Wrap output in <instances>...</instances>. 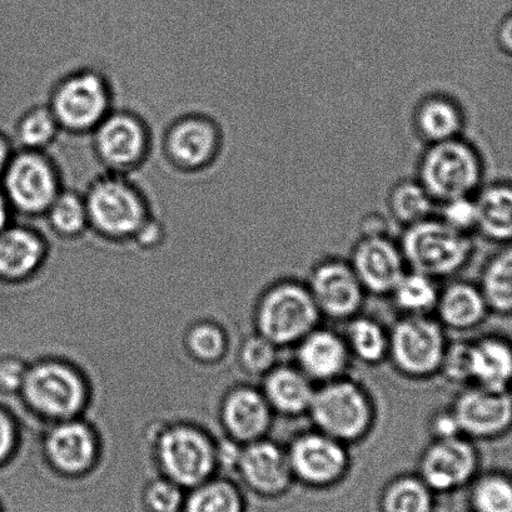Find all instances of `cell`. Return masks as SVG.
I'll use <instances>...</instances> for the list:
<instances>
[{
  "label": "cell",
  "mask_w": 512,
  "mask_h": 512,
  "mask_svg": "<svg viewBox=\"0 0 512 512\" xmlns=\"http://www.w3.org/2000/svg\"><path fill=\"white\" fill-rule=\"evenodd\" d=\"M377 416L374 396L350 375L316 386L307 414L313 429L350 447L369 439Z\"/></svg>",
  "instance_id": "6da1fadb"
},
{
  "label": "cell",
  "mask_w": 512,
  "mask_h": 512,
  "mask_svg": "<svg viewBox=\"0 0 512 512\" xmlns=\"http://www.w3.org/2000/svg\"><path fill=\"white\" fill-rule=\"evenodd\" d=\"M89 230L107 240H134L154 216L146 193L131 176L102 172L83 192Z\"/></svg>",
  "instance_id": "7a4b0ae2"
},
{
  "label": "cell",
  "mask_w": 512,
  "mask_h": 512,
  "mask_svg": "<svg viewBox=\"0 0 512 512\" xmlns=\"http://www.w3.org/2000/svg\"><path fill=\"white\" fill-rule=\"evenodd\" d=\"M415 177L437 206L462 197H474L486 182L484 154L469 138L424 146Z\"/></svg>",
  "instance_id": "3957f363"
},
{
  "label": "cell",
  "mask_w": 512,
  "mask_h": 512,
  "mask_svg": "<svg viewBox=\"0 0 512 512\" xmlns=\"http://www.w3.org/2000/svg\"><path fill=\"white\" fill-rule=\"evenodd\" d=\"M322 320L305 280L292 276L270 283L255 307L256 332L281 350L293 349Z\"/></svg>",
  "instance_id": "277c9868"
},
{
  "label": "cell",
  "mask_w": 512,
  "mask_h": 512,
  "mask_svg": "<svg viewBox=\"0 0 512 512\" xmlns=\"http://www.w3.org/2000/svg\"><path fill=\"white\" fill-rule=\"evenodd\" d=\"M47 104L62 132L72 136H91L116 108L112 82L106 73L93 67L73 69L57 79Z\"/></svg>",
  "instance_id": "5b68a950"
},
{
  "label": "cell",
  "mask_w": 512,
  "mask_h": 512,
  "mask_svg": "<svg viewBox=\"0 0 512 512\" xmlns=\"http://www.w3.org/2000/svg\"><path fill=\"white\" fill-rule=\"evenodd\" d=\"M399 242L407 268L437 281L459 275L476 251L474 236L454 230L436 215L402 230Z\"/></svg>",
  "instance_id": "8992f818"
},
{
  "label": "cell",
  "mask_w": 512,
  "mask_h": 512,
  "mask_svg": "<svg viewBox=\"0 0 512 512\" xmlns=\"http://www.w3.org/2000/svg\"><path fill=\"white\" fill-rule=\"evenodd\" d=\"M389 330L387 362L397 375L415 382L439 376L449 337L435 316H399Z\"/></svg>",
  "instance_id": "52a82bcc"
},
{
  "label": "cell",
  "mask_w": 512,
  "mask_h": 512,
  "mask_svg": "<svg viewBox=\"0 0 512 512\" xmlns=\"http://www.w3.org/2000/svg\"><path fill=\"white\" fill-rule=\"evenodd\" d=\"M0 178L13 212L28 218L46 215L64 188L61 168L43 151L18 149Z\"/></svg>",
  "instance_id": "ba28073f"
},
{
  "label": "cell",
  "mask_w": 512,
  "mask_h": 512,
  "mask_svg": "<svg viewBox=\"0 0 512 512\" xmlns=\"http://www.w3.org/2000/svg\"><path fill=\"white\" fill-rule=\"evenodd\" d=\"M92 151L104 172L132 176L151 157L152 129L141 114L114 108L91 133Z\"/></svg>",
  "instance_id": "9c48e42d"
},
{
  "label": "cell",
  "mask_w": 512,
  "mask_h": 512,
  "mask_svg": "<svg viewBox=\"0 0 512 512\" xmlns=\"http://www.w3.org/2000/svg\"><path fill=\"white\" fill-rule=\"evenodd\" d=\"M225 132L221 123L207 113L188 112L173 119L164 129L162 153L169 167L185 175L211 169L221 158Z\"/></svg>",
  "instance_id": "30bf717a"
},
{
  "label": "cell",
  "mask_w": 512,
  "mask_h": 512,
  "mask_svg": "<svg viewBox=\"0 0 512 512\" xmlns=\"http://www.w3.org/2000/svg\"><path fill=\"white\" fill-rule=\"evenodd\" d=\"M293 479L311 489L340 484L352 467L350 446L313 429L302 430L286 445Z\"/></svg>",
  "instance_id": "8fae6325"
},
{
  "label": "cell",
  "mask_w": 512,
  "mask_h": 512,
  "mask_svg": "<svg viewBox=\"0 0 512 512\" xmlns=\"http://www.w3.org/2000/svg\"><path fill=\"white\" fill-rule=\"evenodd\" d=\"M305 282L323 320L345 323L364 310L367 292L349 258H318Z\"/></svg>",
  "instance_id": "7c38bea8"
},
{
  "label": "cell",
  "mask_w": 512,
  "mask_h": 512,
  "mask_svg": "<svg viewBox=\"0 0 512 512\" xmlns=\"http://www.w3.org/2000/svg\"><path fill=\"white\" fill-rule=\"evenodd\" d=\"M481 471L476 442L465 436L430 440L417 461L416 474L434 492H451L470 485Z\"/></svg>",
  "instance_id": "4fadbf2b"
},
{
  "label": "cell",
  "mask_w": 512,
  "mask_h": 512,
  "mask_svg": "<svg viewBox=\"0 0 512 512\" xmlns=\"http://www.w3.org/2000/svg\"><path fill=\"white\" fill-rule=\"evenodd\" d=\"M462 436L474 442L499 440L512 430L509 390L469 385L459 389L450 404Z\"/></svg>",
  "instance_id": "5bb4252c"
},
{
  "label": "cell",
  "mask_w": 512,
  "mask_h": 512,
  "mask_svg": "<svg viewBox=\"0 0 512 512\" xmlns=\"http://www.w3.org/2000/svg\"><path fill=\"white\" fill-rule=\"evenodd\" d=\"M347 258L367 295L389 297L409 270L399 240L390 233L360 235Z\"/></svg>",
  "instance_id": "9a60e30c"
},
{
  "label": "cell",
  "mask_w": 512,
  "mask_h": 512,
  "mask_svg": "<svg viewBox=\"0 0 512 512\" xmlns=\"http://www.w3.org/2000/svg\"><path fill=\"white\" fill-rule=\"evenodd\" d=\"M159 459L169 480L181 487H197L213 471L216 452L201 432L176 427L159 440Z\"/></svg>",
  "instance_id": "2e32d148"
},
{
  "label": "cell",
  "mask_w": 512,
  "mask_h": 512,
  "mask_svg": "<svg viewBox=\"0 0 512 512\" xmlns=\"http://www.w3.org/2000/svg\"><path fill=\"white\" fill-rule=\"evenodd\" d=\"M24 395L34 409L52 417H71L83 405L84 387L67 366L46 362L27 372Z\"/></svg>",
  "instance_id": "e0dca14e"
},
{
  "label": "cell",
  "mask_w": 512,
  "mask_h": 512,
  "mask_svg": "<svg viewBox=\"0 0 512 512\" xmlns=\"http://www.w3.org/2000/svg\"><path fill=\"white\" fill-rule=\"evenodd\" d=\"M237 467L243 482L262 497L282 496L295 484L286 445L268 437L245 445Z\"/></svg>",
  "instance_id": "ac0fdd59"
},
{
  "label": "cell",
  "mask_w": 512,
  "mask_h": 512,
  "mask_svg": "<svg viewBox=\"0 0 512 512\" xmlns=\"http://www.w3.org/2000/svg\"><path fill=\"white\" fill-rule=\"evenodd\" d=\"M293 350V364L316 386L350 375L354 360L342 332L331 327H316Z\"/></svg>",
  "instance_id": "d6986e66"
},
{
  "label": "cell",
  "mask_w": 512,
  "mask_h": 512,
  "mask_svg": "<svg viewBox=\"0 0 512 512\" xmlns=\"http://www.w3.org/2000/svg\"><path fill=\"white\" fill-rule=\"evenodd\" d=\"M467 121L464 104L444 91L424 94L411 112L412 133L424 146L464 137Z\"/></svg>",
  "instance_id": "ffe728a7"
},
{
  "label": "cell",
  "mask_w": 512,
  "mask_h": 512,
  "mask_svg": "<svg viewBox=\"0 0 512 512\" xmlns=\"http://www.w3.org/2000/svg\"><path fill=\"white\" fill-rule=\"evenodd\" d=\"M275 416L262 390L257 387H237L223 404V424L233 440L245 445L268 437Z\"/></svg>",
  "instance_id": "44dd1931"
},
{
  "label": "cell",
  "mask_w": 512,
  "mask_h": 512,
  "mask_svg": "<svg viewBox=\"0 0 512 512\" xmlns=\"http://www.w3.org/2000/svg\"><path fill=\"white\" fill-rule=\"evenodd\" d=\"M489 315V306L477 283L454 277L440 288L434 316L446 331H475Z\"/></svg>",
  "instance_id": "7402d4cb"
},
{
  "label": "cell",
  "mask_w": 512,
  "mask_h": 512,
  "mask_svg": "<svg viewBox=\"0 0 512 512\" xmlns=\"http://www.w3.org/2000/svg\"><path fill=\"white\" fill-rule=\"evenodd\" d=\"M261 390L275 415L286 419L307 416L316 385L290 362H280L262 377Z\"/></svg>",
  "instance_id": "603a6c76"
},
{
  "label": "cell",
  "mask_w": 512,
  "mask_h": 512,
  "mask_svg": "<svg viewBox=\"0 0 512 512\" xmlns=\"http://www.w3.org/2000/svg\"><path fill=\"white\" fill-rule=\"evenodd\" d=\"M471 385L509 390L512 385V341L499 333L470 340Z\"/></svg>",
  "instance_id": "cb8c5ba5"
},
{
  "label": "cell",
  "mask_w": 512,
  "mask_h": 512,
  "mask_svg": "<svg viewBox=\"0 0 512 512\" xmlns=\"http://www.w3.org/2000/svg\"><path fill=\"white\" fill-rule=\"evenodd\" d=\"M475 203L476 236L496 246L512 245V181L485 182Z\"/></svg>",
  "instance_id": "d4e9b609"
},
{
  "label": "cell",
  "mask_w": 512,
  "mask_h": 512,
  "mask_svg": "<svg viewBox=\"0 0 512 512\" xmlns=\"http://www.w3.org/2000/svg\"><path fill=\"white\" fill-rule=\"evenodd\" d=\"M46 240L31 226L8 225L0 231V275L19 278L29 275L46 256Z\"/></svg>",
  "instance_id": "484cf974"
},
{
  "label": "cell",
  "mask_w": 512,
  "mask_h": 512,
  "mask_svg": "<svg viewBox=\"0 0 512 512\" xmlns=\"http://www.w3.org/2000/svg\"><path fill=\"white\" fill-rule=\"evenodd\" d=\"M49 459L59 471L79 474L93 461L96 444L86 426L69 422L51 432L47 441Z\"/></svg>",
  "instance_id": "4316f807"
},
{
  "label": "cell",
  "mask_w": 512,
  "mask_h": 512,
  "mask_svg": "<svg viewBox=\"0 0 512 512\" xmlns=\"http://www.w3.org/2000/svg\"><path fill=\"white\" fill-rule=\"evenodd\" d=\"M347 349L352 360L360 364L376 367L389 359L390 330L377 318L359 313L344 323Z\"/></svg>",
  "instance_id": "83f0119b"
},
{
  "label": "cell",
  "mask_w": 512,
  "mask_h": 512,
  "mask_svg": "<svg viewBox=\"0 0 512 512\" xmlns=\"http://www.w3.org/2000/svg\"><path fill=\"white\" fill-rule=\"evenodd\" d=\"M387 217L401 230L434 217L437 203L422 183L414 177H405L392 183L386 195Z\"/></svg>",
  "instance_id": "f1b7e54d"
},
{
  "label": "cell",
  "mask_w": 512,
  "mask_h": 512,
  "mask_svg": "<svg viewBox=\"0 0 512 512\" xmlns=\"http://www.w3.org/2000/svg\"><path fill=\"white\" fill-rule=\"evenodd\" d=\"M497 247L482 266L477 285L490 313L512 316V245Z\"/></svg>",
  "instance_id": "f546056e"
},
{
  "label": "cell",
  "mask_w": 512,
  "mask_h": 512,
  "mask_svg": "<svg viewBox=\"0 0 512 512\" xmlns=\"http://www.w3.org/2000/svg\"><path fill=\"white\" fill-rule=\"evenodd\" d=\"M440 288L435 278L407 270L389 298L399 316H434Z\"/></svg>",
  "instance_id": "4dcf8cb0"
},
{
  "label": "cell",
  "mask_w": 512,
  "mask_h": 512,
  "mask_svg": "<svg viewBox=\"0 0 512 512\" xmlns=\"http://www.w3.org/2000/svg\"><path fill=\"white\" fill-rule=\"evenodd\" d=\"M434 491L417 474H401L391 479L380 495L382 512H431Z\"/></svg>",
  "instance_id": "1f68e13d"
},
{
  "label": "cell",
  "mask_w": 512,
  "mask_h": 512,
  "mask_svg": "<svg viewBox=\"0 0 512 512\" xmlns=\"http://www.w3.org/2000/svg\"><path fill=\"white\" fill-rule=\"evenodd\" d=\"M61 133L62 128L47 103L29 107L18 118L14 128L19 149L27 151L48 152Z\"/></svg>",
  "instance_id": "d6a6232c"
},
{
  "label": "cell",
  "mask_w": 512,
  "mask_h": 512,
  "mask_svg": "<svg viewBox=\"0 0 512 512\" xmlns=\"http://www.w3.org/2000/svg\"><path fill=\"white\" fill-rule=\"evenodd\" d=\"M49 228L63 238H77L89 230L86 198L83 192L64 187L49 206L46 215Z\"/></svg>",
  "instance_id": "836d02e7"
},
{
  "label": "cell",
  "mask_w": 512,
  "mask_h": 512,
  "mask_svg": "<svg viewBox=\"0 0 512 512\" xmlns=\"http://www.w3.org/2000/svg\"><path fill=\"white\" fill-rule=\"evenodd\" d=\"M470 501L476 512H512V475L480 471L471 482Z\"/></svg>",
  "instance_id": "e575fe53"
},
{
  "label": "cell",
  "mask_w": 512,
  "mask_h": 512,
  "mask_svg": "<svg viewBox=\"0 0 512 512\" xmlns=\"http://www.w3.org/2000/svg\"><path fill=\"white\" fill-rule=\"evenodd\" d=\"M246 497L235 484L216 480L196 487L185 500L183 512H245Z\"/></svg>",
  "instance_id": "d590c367"
},
{
  "label": "cell",
  "mask_w": 512,
  "mask_h": 512,
  "mask_svg": "<svg viewBox=\"0 0 512 512\" xmlns=\"http://www.w3.org/2000/svg\"><path fill=\"white\" fill-rule=\"evenodd\" d=\"M243 370L252 376L263 377L281 362V349L260 333L248 336L240 350Z\"/></svg>",
  "instance_id": "8d00e7d4"
},
{
  "label": "cell",
  "mask_w": 512,
  "mask_h": 512,
  "mask_svg": "<svg viewBox=\"0 0 512 512\" xmlns=\"http://www.w3.org/2000/svg\"><path fill=\"white\" fill-rule=\"evenodd\" d=\"M439 376L457 389L471 385L470 340L467 338L449 340Z\"/></svg>",
  "instance_id": "74e56055"
},
{
  "label": "cell",
  "mask_w": 512,
  "mask_h": 512,
  "mask_svg": "<svg viewBox=\"0 0 512 512\" xmlns=\"http://www.w3.org/2000/svg\"><path fill=\"white\" fill-rule=\"evenodd\" d=\"M436 216L447 226L465 235L476 236L477 211L475 196L456 198L437 206Z\"/></svg>",
  "instance_id": "f35d334b"
},
{
  "label": "cell",
  "mask_w": 512,
  "mask_h": 512,
  "mask_svg": "<svg viewBox=\"0 0 512 512\" xmlns=\"http://www.w3.org/2000/svg\"><path fill=\"white\" fill-rule=\"evenodd\" d=\"M143 501L149 512H181L185 496L172 480H154L144 487Z\"/></svg>",
  "instance_id": "ab89813d"
},
{
  "label": "cell",
  "mask_w": 512,
  "mask_h": 512,
  "mask_svg": "<svg viewBox=\"0 0 512 512\" xmlns=\"http://www.w3.org/2000/svg\"><path fill=\"white\" fill-rule=\"evenodd\" d=\"M188 347L193 355L203 361L220 359L226 349V338L220 328L213 325H200L188 335Z\"/></svg>",
  "instance_id": "60d3db41"
},
{
  "label": "cell",
  "mask_w": 512,
  "mask_h": 512,
  "mask_svg": "<svg viewBox=\"0 0 512 512\" xmlns=\"http://www.w3.org/2000/svg\"><path fill=\"white\" fill-rule=\"evenodd\" d=\"M427 429H429L430 440L462 436L459 422H457L450 405L432 412Z\"/></svg>",
  "instance_id": "b9f144b4"
},
{
  "label": "cell",
  "mask_w": 512,
  "mask_h": 512,
  "mask_svg": "<svg viewBox=\"0 0 512 512\" xmlns=\"http://www.w3.org/2000/svg\"><path fill=\"white\" fill-rule=\"evenodd\" d=\"M27 372L18 361H6L0 364V386L6 390H17L23 386Z\"/></svg>",
  "instance_id": "7bdbcfd3"
},
{
  "label": "cell",
  "mask_w": 512,
  "mask_h": 512,
  "mask_svg": "<svg viewBox=\"0 0 512 512\" xmlns=\"http://www.w3.org/2000/svg\"><path fill=\"white\" fill-rule=\"evenodd\" d=\"M495 44L504 56L512 58V11L505 14L497 23Z\"/></svg>",
  "instance_id": "ee69618b"
},
{
  "label": "cell",
  "mask_w": 512,
  "mask_h": 512,
  "mask_svg": "<svg viewBox=\"0 0 512 512\" xmlns=\"http://www.w3.org/2000/svg\"><path fill=\"white\" fill-rule=\"evenodd\" d=\"M13 427L11 421L0 412V460L9 454L13 445Z\"/></svg>",
  "instance_id": "f6af8a7d"
},
{
  "label": "cell",
  "mask_w": 512,
  "mask_h": 512,
  "mask_svg": "<svg viewBox=\"0 0 512 512\" xmlns=\"http://www.w3.org/2000/svg\"><path fill=\"white\" fill-rule=\"evenodd\" d=\"M14 154L13 144L9 141V138L6 134L0 132V177H2L3 172L6 171L8 163L11 162V159Z\"/></svg>",
  "instance_id": "bcb514c9"
},
{
  "label": "cell",
  "mask_w": 512,
  "mask_h": 512,
  "mask_svg": "<svg viewBox=\"0 0 512 512\" xmlns=\"http://www.w3.org/2000/svg\"><path fill=\"white\" fill-rule=\"evenodd\" d=\"M242 449L237 446V444H233V442H230V444L223 445L220 450V454H218V457H220L223 464L228 466H237L238 461H240Z\"/></svg>",
  "instance_id": "7dc6e473"
},
{
  "label": "cell",
  "mask_w": 512,
  "mask_h": 512,
  "mask_svg": "<svg viewBox=\"0 0 512 512\" xmlns=\"http://www.w3.org/2000/svg\"><path fill=\"white\" fill-rule=\"evenodd\" d=\"M12 207L9 205L6 195L0 187V231L4 230L8 225H11Z\"/></svg>",
  "instance_id": "c3c4849f"
},
{
  "label": "cell",
  "mask_w": 512,
  "mask_h": 512,
  "mask_svg": "<svg viewBox=\"0 0 512 512\" xmlns=\"http://www.w3.org/2000/svg\"><path fill=\"white\" fill-rule=\"evenodd\" d=\"M509 392H510L511 399H512V385L510 386Z\"/></svg>",
  "instance_id": "681fc988"
},
{
  "label": "cell",
  "mask_w": 512,
  "mask_h": 512,
  "mask_svg": "<svg viewBox=\"0 0 512 512\" xmlns=\"http://www.w3.org/2000/svg\"><path fill=\"white\" fill-rule=\"evenodd\" d=\"M0 512H2V509H0Z\"/></svg>",
  "instance_id": "f907efd6"
}]
</instances>
